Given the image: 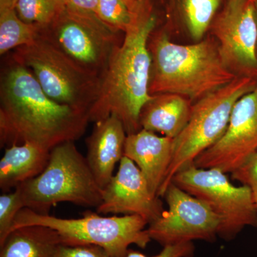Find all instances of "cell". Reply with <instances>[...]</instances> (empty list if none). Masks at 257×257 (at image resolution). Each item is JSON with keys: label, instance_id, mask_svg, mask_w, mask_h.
I'll return each instance as SVG.
<instances>
[{"label": "cell", "instance_id": "cell-30", "mask_svg": "<svg viewBox=\"0 0 257 257\" xmlns=\"http://www.w3.org/2000/svg\"><path fill=\"white\" fill-rule=\"evenodd\" d=\"M252 3L253 8H254L255 13H256V17L257 20V0H251Z\"/></svg>", "mask_w": 257, "mask_h": 257}, {"label": "cell", "instance_id": "cell-4", "mask_svg": "<svg viewBox=\"0 0 257 257\" xmlns=\"http://www.w3.org/2000/svg\"><path fill=\"white\" fill-rule=\"evenodd\" d=\"M16 189L24 207L41 214H49L61 202L89 208H97L102 202V189L72 141L54 147L45 170Z\"/></svg>", "mask_w": 257, "mask_h": 257}, {"label": "cell", "instance_id": "cell-9", "mask_svg": "<svg viewBox=\"0 0 257 257\" xmlns=\"http://www.w3.org/2000/svg\"><path fill=\"white\" fill-rule=\"evenodd\" d=\"M40 36L83 70L100 79L119 44L117 32L97 16L67 7L52 25L42 30Z\"/></svg>", "mask_w": 257, "mask_h": 257}, {"label": "cell", "instance_id": "cell-3", "mask_svg": "<svg viewBox=\"0 0 257 257\" xmlns=\"http://www.w3.org/2000/svg\"><path fill=\"white\" fill-rule=\"evenodd\" d=\"M148 48L152 58L149 85L152 96L170 93L194 102L237 77L223 62L214 39L179 45L171 41L165 32L154 31Z\"/></svg>", "mask_w": 257, "mask_h": 257}, {"label": "cell", "instance_id": "cell-16", "mask_svg": "<svg viewBox=\"0 0 257 257\" xmlns=\"http://www.w3.org/2000/svg\"><path fill=\"white\" fill-rule=\"evenodd\" d=\"M194 103L176 94L153 95L140 113L142 128L172 139L178 137L188 123Z\"/></svg>", "mask_w": 257, "mask_h": 257}, {"label": "cell", "instance_id": "cell-5", "mask_svg": "<svg viewBox=\"0 0 257 257\" xmlns=\"http://www.w3.org/2000/svg\"><path fill=\"white\" fill-rule=\"evenodd\" d=\"M148 224L138 215L102 216L88 211L79 219H62L23 208L15 218L11 231L30 225L46 226L59 233L62 244L95 245L111 257H126L131 245L145 248L152 241L147 232Z\"/></svg>", "mask_w": 257, "mask_h": 257}, {"label": "cell", "instance_id": "cell-26", "mask_svg": "<svg viewBox=\"0 0 257 257\" xmlns=\"http://www.w3.org/2000/svg\"><path fill=\"white\" fill-rule=\"evenodd\" d=\"M194 243L187 242L165 246L160 253L154 256H147L138 251L130 249L126 257H194Z\"/></svg>", "mask_w": 257, "mask_h": 257}, {"label": "cell", "instance_id": "cell-24", "mask_svg": "<svg viewBox=\"0 0 257 257\" xmlns=\"http://www.w3.org/2000/svg\"><path fill=\"white\" fill-rule=\"evenodd\" d=\"M231 177L234 180L240 182L241 185L248 187L257 209V152L231 172Z\"/></svg>", "mask_w": 257, "mask_h": 257}, {"label": "cell", "instance_id": "cell-23", "mask_svg": "<svg viewBox=\"0 0 257 257\" xmlns=\"http://www.w3.org/2000/svg\"><path fill=\"white\" fill-rule=\"evenodd\" d=\"M23 208V199L18 189L0 196V244L9 235L15 218Z\"/></svg>", "mask_w": 257, "mask_h": 257}, {"label": "cell", "instance_id": "cell-19", "mask_svg": "<svg viewBox=\"0 0 257 257\" xmlns=\"http://www.w3.org/2000/svg\"><path fill=\"white\" fill-rule=\"evenodd\" d=\"M221 0H176L179 16L196 42H200L217 15Z\"/></svg>", "mask_w": 257, "mask_h": 257}, {"label": "cell", "instance_id": "cell-8", "mask_svg": "<svg viewBox=\"0 0 257 257\" xmlns=\"http://www.w3.org/2000/svg\"><path fill=\"white\" fill-rule=\"evenodd\" d=\"M172 182L213 211L219 220L218 236L225 241L234 239L247 226L257 228V209L250 189L234 185L223 171L192 164L179 171Z\"/></svg>", "mask_w": 257, "mask_h": 257}, {"label": "cell", "instance_id": "cell-25", "mask_svg": "<svg viewBox=\"0 0 257 257\" xmlns=\"http://www.w3.org/2000/svg\"><path fill=\"white\" fill-rule=\"evenodd\" d=\"M50 257H111L104 248L95 245L67 246L60 244Z\"/></svg>", "mask_w": 257, "mask_h": 257}, {"label": "cell", "instance_id": "cell-2", "mask_svg": "<svg viewBox=\"0 0 257 257\" xmlns=\"http://www.w3.org/2000/svg\"><path fill=\"white\" fill-rule=\"evenodd\" d=\"M157 23L151 1L143 0L101 77L97 99L89 111L90 122L115 115L124 125L126 135L142 130L140 113L153 96L149 91L152 58L148 41Z\"/></svg>", "mask_w": 257, "mask_h": 257}, {"label": "cell", "instance_id": "cell-11", "mask_svg": "<svg viewBox=\"0 0 257 257\" xmlns=\"http://www.w3.org/2000/svg\"><path fill=\"white\" fill-rule=\"evenodd\" d=\"M210 28L228 69L236 77L257 79V20L251 0H228Z\"/></svg>", "mask_w": 257, "mask_h": 257}, {"label": "cell", "instance_id": "cell-18", "mask_svg": "<svg viewBox=\"0 0 257 257\" xmlns=\"http://www.w3.org/2000/svg\"><path fill=\"white\" fill-rule=\"evenodd\" d=\"M62 244L56 230L30 225L13 230L0 244V257H50Z\"/></svg>", "mask_w": 257, "mask_h": 257}, {"label": "cell", "instance_id": "cell-28", "mask_svg": "<svg viewBox=\"0 0 257 257\" xmlns=\"http://www.w3.org/2000/svg\"><path fill=\"white\" fill-rule=\"evenodd\" d=\"M18 0H0V12L15 10Z\"/></svg>", "mask_w": 257, "mask_h": 257}, {"label": "cell", "instance_id": "cell-31", "mask_svg": "<svg viewBox=\"0 0 257 257\" xmlns=\"http://www.w3.org/2000/svg\"><path fill=\"white\" fill-rule=\"evenodd\" d=\"M144 1H150V0H144Z\"/></svg>", "mask_w": 257, "mask_h": 257}, {"label": "cell", "instance_id": "cell-13", "mask_svg": "<svg viewBox=\"0 0 257 257\" xmlns=\"http://www.w3.org/2000/svg\"><path fill=\"white\" fill-rule=\"evenodd\" d=\"M165 210L160 197L151 192L138 166L124 156L116 175L102 189V202L96 208L99 214L140 216L149 224Z\"/></svg>", "mask_w": 257, "mask_h": 257}, {"label": "cell", "instance_id": "cell-6", "mask_svg": "<svg viewBox=\"0 0 257 257\" xmlns=\"http://www.w3.org/2000/svg\"><path fill=\"white\" fill-rule=\"evenodd\" d=\"M256 85V79L237 77L193 104L188 123L174 139L172 162L159 197H163L179 171L194 164L201 154L222 138L236 101Z\"/></svg>", "mask_w": 257, "mask_h": 257}, {"label": "cell", "instance_id": "cell-20", "mask_svg": "<svg viewBox=\"0 0 257 257\" xmlns=\"http://www.w3.org/2000/svg\"><path fill=\"white\" fill-rule=\"evenodd\" d=\"M42 28L23 22L15 10L0 12V54L26 46L36 41Z\"/></svg>", "mask_w": 257, "mask_h": 257}, {"label": "cell", "instance_id": "cell-7", "mask_svg": "<svg viewBox=\"0 0 257 257\" xmlns=\"http://www.w3.org/2000/svg\"><path fill=\"white\" fill-rule=\"evenodd\" d=\"M11 59L28 68L44 92L60 104L89 112L97 99L101 79L83 70L41 36L15 49Z\"/></svg>", "mask_w": 257, "mask_h": 257}, {"label": "cell", "instance_id": "cell-27", "mask_svg": "<svg viewBox=\"0 0 257 257\" xmlns=\"http://www.w3.org/2000/svg\"><path fill=\"white\" fill-rule=\"evenodd\" d=\"M66 7L84 14L96 15L99 0H64Z\"/></svg>", "mask_w": 257, "mask_h": 257}, {"label": "cell", "instance_id": "cell-32", "mask_svg": "<svg viewBox=\"0 0 257 257\" xmlns=\"http://www.w3.org/2000/svg\"><path fill=\"white\" fill-rule=\"evenodd\" d=\"M256 56H257V49H256Z\"/></svg>", "mask_w": 257, "mask_h": 257}, {"label": "cell", "instance_id": "cell-29", "mask_svg": "<svg viewBox=\"0 0 257 257\" xmlns=\"http://www.w3.org/2000/svg\"><path fill=\"white\" fill-rule=\"evenodd\" d=\"M133 12L136 11L143 0H123Z\"/></svg>", "mask_w": 257, "mask_h": 257}, {"label": "cell", "instance_id": "cell-17", "mask_svg": "<svg viewBox=\"0 0 257 257\" xmlns=\"http://www.w3.org/2000/svg\"><path fill=\"white\" fill-rule=\"evenodd\" d=\"M50 151L32 144L6 147L0 161V188L9 192L45 170Z\"/></svg>", "mask_w": 257, "mask_h": 257}, {"label": "cell", "instance_id": "cell-1", "mask_svg": "<svg viewBox=\"0 0 257 257\" xmlns=\"http://www.w3.org/2000/svg\"><path fill=\"white\" fill-rule=\"evenodd\" d=\"M89 112L51 99L30 70L14 60L0 81V145L29 143L51 151L85 133Z\"/></svg>", "mask_w": 257, "mask_h": 257}, {"label": "cell", "instance_id": "cell-15", "mask_svg": "<svg viewBox=\"0 0 257 257\" xmlns=\"http://www.w3.org/2000/svg\"><path fill=\"white\" fill-rule=\"evenodd\" d=\"M126 136L121 120L110 115L95 123L92 133L86 140V159L98 185L102 189L114 176L115 166L124 157Z\"/></svg>", "mask_w": 257, "mask_h": 257}, {"label": "cell", "instance_id": "cell-21", "mask_svg": "<svg viewBox=\"0 0 257 257\" xmlns=\"http://www.w3.org/2000/svg\"><path fill=\"white\" fill-rule=\"evenodd\" d=\"M64 0H18L15 11L25 23L47 28L65 9Z\"/></svg>", "mask_w": 257, "mask_h": 257}, {"label": "cell", "instance_id": "cell-14", "mask_svg": "<svg viewBox=\"0 0 257 257\" xmlns=\"http://www.w3.org/2000/svg\"><path fill=\"white\" fill-rule=\"evenodd\" d=\"M173 140L142 128L127 135L125 141L124 156L138 166L157 197L172 162Z\"/></svg>", "mask_w": 257, "mask_h": 257}, {"label": "cell", "instance_id": "cell-10", "mask_svg": "<svg viewBox=\"0 0 257 257\" xmlns=\"http://www.w3.org/2000/svg\"><path fill=\"white\" fill-rule=\"evenodd\" d=\"M168 209L147 230L152 240L163 247L202 240L214 242L219 220L202 201L172 182L164 194Z\"/></svg>", "mask_w": 257, "mask_h": 257}, {"label": "cell", "instance_id": "cell-22", "mask_svg": "<svg viewBox=\"0 0 257 257\" xmlns=\"http://www.w3.org/2000/svg\"><path fill=\"white\" fill-rule=\"evenodd\" d=\"M137 10L133 12L123 0H99L96 16L113 31L124 33L133 23Z\"/></svg>", "mask_w": 257, "mask_h": 257}, {"label": "cell", "instance_id": "cell-12", "mask_svg": "<svg viewBox=\"0 0 257 257\" xmlns=\"http://www.w3.org/2000/svg\"><path fill=\"white\" fill-rule=\"evenodd\" d=\"M256 152L257 85L236 101L222 138L201 154L194 164L231 174Z\"/></svg>", "mask_w": 257, "mask_h": 257}]
</instances>
